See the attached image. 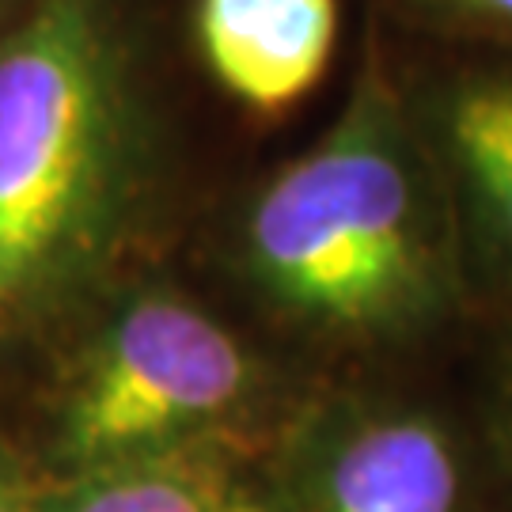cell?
I'll return each instance as SVG.
<instances>
[{
    "label": "cell",
    "mask_w": 512,
    "mask_h": 512,
    "mask_svg": "<svg viewBox=\"0 0 512 512\" xmlns=\"http://www.w3.org/2000/svg\"><path fill=\"white\" fill-rule=\"evenodd\" d=\"M236 266L277 330L342 357L418 346L471 296L444 171L372 54L338 122L258 190Z\"/></svg>",
    "instance_id": "obj_1"
},
{
    "label": "cell",
    "mask_w": 512,
    "mask_h": 512,
    "mask_svg": "<svg viewBox=\"0 0 512 512\" xmlns=\"http://www.w3.org/2000/svg\"><path fill=\"white\" fill-rule=\"evenodd\" d=\"M152 179L118 0H38L0 35V346L50 338L114 289Z\"/></svg>",
    "instance_id": "obj_2"
},
{
    "label": "cell",
    "mask_w": 512,
    "mask_h": 512,
    "mask_svg": "<svg viewBox=\"0 0 512 512\" xmlns=\"http://www.w3.org/2000/svg\"><path fill=\"white\" fill-rule=\"evenodd\" d=\"M46 395L38 482H73L198 444H270V365L236 327L167 281L99 296Z\"/></svg>",
    "instance_id": "obj_3"
},
{
    "label": "cell",
    "mask_w": 512,
    "mask_h": 512,
    "mask_svg": "<svg viewBox=\"0 0 512 512\" xmlns=\"http://www.w3.org/2000/svg\"><path fill=\"white\" fill-rule=\"evenodd\" d=\"M266 471L285 512H490L456 425L395 395L304 403L270 440Z\"/></svg>",
    "instance_id": "obj_4"
},
{
    "label": "cell",
    "mask_w": 512,
    "mask_h": 512,
    "mask_svg": "<svg viewBox=\"0 0 512 512\" xmlns=\"http://www.w3.org/2000/svg\"><path fill=\"white\" fill-rule=\"evenodd\" d=\"M456 209L467 289L512 308V65H471L414 107Z\"/></svg>",
    "instance_id": "obj_5"
},
{
    "label": "cell",
    "mask_w": 512,
    "mask_h": 512,
    "mask_svg": "<svg viewBox=\"0 0 512 512\" xmlns=\"http://www.w3.org/2000/svg\"><path fill=\"white\" fill-rule=\"evenodd\" d=\"M194 23L220 88L270 118L323 80L338 38V0H198Z\"/></svg>",
    "instance_id": "obj_6"
},
{
    "label": "cell",
    "mask_w": 512,
    "mask_h": 512,
    "mask_svg": "<svg viewBox=\"0 0 512 512\" xmlns=\"http://www.w3.org/2000/svg\"><path fill=\"white\" fill-rule=\"evenodd\" d=\"M266 448L217 440L73 482H42V512H220L236 475Z\"/></svg>",
    "instance_id": "obj_7"
},
{
    "label": "cell",
    "mask_w": 512,
    "mask_h": 512,
    "mask_svg": "<svg viewBox=\"0 0 512 512\" xmlns=\"http://www.w3.org/2000/svg\"><path fill=\"white\" fill-rule=\"evenodd\" d=\"M425 16L512 50V0H414Z\"/></svg>",
    "instance_id": "obj_8"
},
{
    "label": "cell",
    "mask_w": 512,
    "mask_h": 512,
    "mask_svg": "<svg viewBox=\"0 0 512 512\" xmlns=\"http://www.w3.org/2000/svg\"><path fill=\"white\" fill-rule=\"evenodd\" d=\"M486 421H490V448H494L501 478H505V486H509V494H512V342L505 346V353L497 357Z\"/></svg>",
    "instance_id": "obj_9"
},
{
    "label": "cell",
    "mask_w": 512,
    "mask_h": 512,
    "mask_svg": "<svg viewBox=\"0 0 512 512\" xmlns=\"http://www.w3.org/2000/svg\"><path fill=\"white\" fill-rule=\"evenodd\" d=\"M220 512H285L274 482H270V471H266V452H258L239 471L228 497H224V505H220Z\"/></svg>",
    "instance_id": "obj_10"
},
{
    "label": "cell",
    "mask_w": 512,
    "mask_h": 512,
    "mask_svg": "<svg viewBox=\"0 0 512 512\" xmlns=\"http://www.w3.org/2000/svg\"><path fill=\"white\" fill-rule=\"evenodd\" d=\"M0 512H42V482L27 459L0 444Z\"/></svg>",
    "instance_id": "obj_11"
},
{
    "label": "cell",
    "mask_w": 512,
    "mask_h": 512,
    "mask_svg": "<svg viewBox=\"0 0 512 512\" xmlns=\"http://www.w3.org/2000/svg\"><path fill=\"white\" fill-rule=\"evenodd\" d=\"M35 4L38 0H0V35H8V31H12Z\"/></svg>",
    "instance_id": "obj_12"
}]
</instances>
